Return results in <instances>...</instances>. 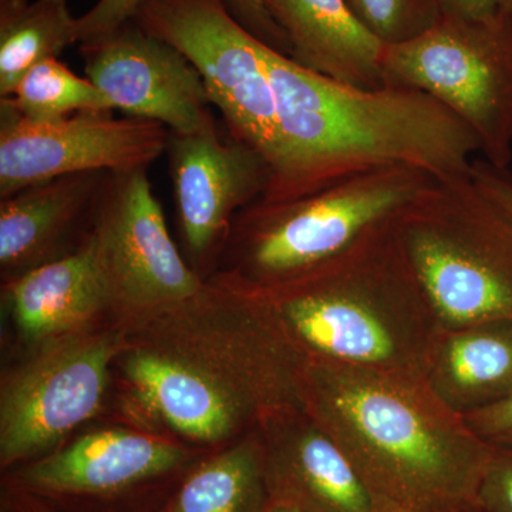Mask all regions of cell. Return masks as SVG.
<instances>
[{
    "label": "cell",
    "instance_id": "cell-1",
    "mask_svg": "<svg viewBox=\"0 0 512 512\" xmlns=\"http://www.w3.org/2000/svg\"><path fill=\"white\" fill-rule=\"evenodd\" d=\"M262 56L279 126L278 157L262 201L296 200L380 168L412 167L437 181L471 173L480 141L430 94L335 82L265 45Z\"/></svg>",
    "mask_w": 512,
    "mask_h": 512
},
{
    "label": "cell",
    "instance_id": "cell-2",
    "mask_svg": "<svg viewBox=\"0 0 512 512\" xmlns=\"http://www.w3.org/2000/svg\"><path fill=\"white\" fill-rule=\"evenodd\" d=\"M302 396L383 512H456L476 504L490 444L421 380L309 359Z\"/></svg>",
    "mask_w": 512,
    "mask_h": 512
},
{
    "label": "cell",
    "instance_id": "cell-3",
    "mask_svg": "<svg viewBox=\"0 0 512 512\" xmlns=\"http://www.w3.org/2000/svg\"><path fill=\"white\" fill-rule=\"evenodd\" d=\"M264 291L309 359L424 382L444 332L396 217L325 264Z\"/></svg>",
    "mask_w": 512,
    "mask_h": 512
},
{
    "label": "cell",
    "instance_id": "cell-4",
    "mask_svg": "<svg viewBox=\"0 0 512 512\" xmlns=\"http://www.w3.org/2000/svg\"><path fill=\"white\" fill-rule=\"evenodd\" d=\"M123 336L200 370L251 404L264 421L305 407L302 383L309 357L264 289L234 272L212 275L177 305L131 318Z\"/></svg>",
    "mask_w": 512,
    "mask_h": 512
},
{
    "label": "cell",
    "instance_id": "cell-5",
    "mask_svg": "<svg viewBox=\"0 0 512 512\" xmlns=\"http://www.w3.org/2000/svg\"><path fill=\"white\" fill-rule=\"evenodd\" d=\"M396 228L444 330L512 320V215L471 173L436 181Z\"/></svg>",
    "mask_w": 512,
    "mask_h": 512
},
{
    "label": "cell",
    "instance_id": "cell-6",
    "mask_svg": "<svg viewBox=\"0 0 512 512\" xmlns=\"http://www.w3.org/2000/svg\"><path fill=\"white\" fill-rule=\"evenodd\" d=\"M436 181L416 168L389 167L346 178L296 200L255 201L232 225L227 271L262 289L296 278L396 217Z\"/></svg>",
    "mask_w": 512,
    "mask_h": 512
},
{
    "label": "cell",
    "instance_id": "cell-7",
    "mask_svg": "<svg viewBox=\"0 0 512 512\" xmlns=\"http://www.w3.org/2000/svg\"><path fill=\"white\" fill-rule=\"evenodd\" d=\"M386 86L430 94L464 121L483 160L507 170L512 161V13L484 19L443 16L423 35L384 46Z\"/></svg>",
    "mask_w": 512,
    "mask_h": 512
},
{
    "label": "cell",
    "instance_id": "cell-8",
    "mask_svg": "<svg viewBox=\"0 0 512 512\" xmlns=\"http://www.w3.org/2000/svg\"><path fill=\"white\" fill-rule=\"evenodd\" d=\"M133 22L187 57L228 133L274 167L279 148L274 87L262 47L221 0H146Z\"/></svg>",
    "mask_w": 512,
    "mask_h": 512
},
{
    "label": "cell",
    "instance_id": "cell-9",
    "mask_svg": "<svg viewBox=\"0 0 512 512\" xmlns=\"http://www.w3.org/2000/svg\"><path fill=\"white\" fill-rule=\"evenodd\" d=\"M123 332L77 330L45 340L2 384L0 464L28 463L99 412Z\"/></svg>",
    "mask_w": 512,
    "mask_h": 512
},
{
    "label": "cell",
    "instance_id": "cell-10",
    "mask_svg": "<svg viewBox=\"0 0 512 512\" xmlns=\"http://www.w3.org/2000/svg\"><path fill=\"white\" fill-rule=\"evenodd\" d=\"M86 239L111 309L126 318L177 305L204 285L168 231L147 170L107 175Z\"/></svg>",
    "mask_w": 512,
    "mask_h": 512
},
{
    "label": "cell",
    "instance_id": "cell-11",
    "mask_svg": "<svg viewBox=\"0 0 512 512\" xmlns=\"http://www.w3.org/2000/svg\"><path fill=\"white\" fill-rule=\"evenodd\" d=\"M171 131L157 121L110 110L55 121L20 116L0 101V198L62 175L148 170L167 151Z\"/></svg>",
    "mask_w": 512,
    "mask_h": 512
},
{
    "label": "cell",
    "instance_id": "cell-12",
    "mask_svg": "<svg viewBox=\"0 0 512 512\" xmlns=\"http://www.w3.org/2000/svg\"><path fill=\"white\" fill-rule=\"evenodd\" d=\"M165 154L185 248L195 265H207L228 244L239 212L265 194L271 164L217 123L171 133Z\"/></svg>",
    "mask_w": 512,
    "mask_h": 512
},
{
    "label": "cell",
    "instance_id": "cell-13",
    "mask_svg": "<svg viewBox=\"0 0 512 512\" xmlns=\"http://www.w3.org/2000/svg\"><path fill=\"white\" fill-rule=\"evenodd\" d=\"M84 74L127 116L192 134L217 123L204 80L183 53L131 20L80 45Z\"/></svg>",
    "mask_w": 512,
    "mask_h": 512
},
{
    "label": "cell",
    "instance_id": "cell-14",
    "mask_svg": "<svg viewBox=\"0 0 512 512\" xmlns=\"http://www.w3.org/2000/svg\"><path fill=\"white\" fill-rule=\"evenodd\" d=\"M192 454L160 437L130 430L87 434L13 473L12 484L36 497L111 500L167 480Z\"/></svg>",
    "mask_w": 512,
    "mask_h": 512
},
{
    "label": "cell",
    "instance_id": "cell-15",
    "mask_svg": "<svg viewBox=\"0 0 512 512\" xmlns=\"http://www.w3.org/2000/svg\"><path fill=\"white\" fill-rule=\"evenodd\" d=\"M269 501L306 512H383L338 441L305 407L258 427Z\"/></svg>",
    "mask_w": 512,
    "mask_h": 512
},
{
    "label": "cell",
    "instance_id": "cell-16",
    "mask_svg": "<svg viewBox=\"0 0 512 512\" xmlns=\"http://www.w3.org/2000/svg\"><path fill=\"white\" fill-rule=\"evenodd\" d=\"M120 355L138 400L185 439L225 443L264 421L251 404L177 357L126 340Z\"/></svg>",
    "mask_w": 512,
    "mask_h": 512
},
{
    "label": "cell",
    "instance_id": "cell-17",
    "mask_svg": "<svg viewBox=\"0 0 512 512\" xmlns=\"http://www.w3.org/2000/svg\"><path fill=\"white\" fill-rule=\"evenodd\" d=\"M107 175H62L0 201V265L9 281L62 258L64 238L80 221L93 217Z\"/></svg>",
    "mask_w": 512,
    "mask_h": 512
},
{
    "label": "cell",
    "instance_id": "cell-18",
    "mask_svg": "<svg viewBox=\"0 0 512 512\" xmlns=\"http://www.w3.org/2000/svg\"><path fill=\"white\" fill-rule=\"evenodd\" d=\"M303 69L359 89L386 86L384 45L367 32L345 0H265Z\"/></svg>",
    "mask_w": 512,
    "mask_h": 512
},
{
    "label": "cell",
    "instance_id": "cell-19",
    "mask_svg": "<svg viewBox=\"0 0 512 512\" xmlns=\"http://www.w3.org/2000/svg\"><path fill=\"white\" fill-rule=\"evenodd\" d=\"M6 293L20 332L40 343L89 328L94 318L111 309L86 237L70 254L10 279Z\"/></svg>",
    "mask_w": 512,
    "mask_h": 512
},
{
    "label": "cell",
    "instance_id": "cell-20",
    "mask_svg": "<svg viewBox=\"0 0 512 512\" xmlns=\"http://www.w3.org/2000/svg\"><path fill=\"white\" fill-rule=\"evenodd\" d=\"M424 384L460 417L511 396L512 320L444 330Z\"/></svg>",
    "mask_w": 512,
    "mask_h": 512
},
{
    "label": "cell",
    "instance_id": "cell-21",
    "mask_svg": "<svg viewBox=\"0 0 512 512\" xmlns=\"http://www.w3.org/2000/svg\"><path fill=\"white\" fill-rule=\"evenodd\" d=\"M268 503L256 429L191 468L163 512H264Z\"/></svg>",
    "mask_w": 512,
    "mask_h": 512
},
{
    "label": "cell",
    "instance_id": "cell-22",
    "mask_svg": "<svg viewBox=\"0 0 512 512\" xmlns=\"http://www.w3.org/2000/svg\"><path fill=\"white\" fill-rule=\"evenodd\" d=\"M76 43L79 26L69 0H0V99L12 96L37 63Z\"/></svg>",
    "mask_w": 512,
    "mask_h": 512
},
{
    "label": "cell",
    "instance_id": "cell-23",
    "mask_svg": "<svg viewBox=\"0 0 512 512\" xmlns=\"http://www.w3.org/2000/svg\"><path fill=\"white\" fill-rule=\"evenodd\" d=\"M6 100L20 116L32 121L60 120L80 111H113L107 97L87 77L77 76L57 57L33 66Z\"/></svg>",
    "mask_w": 512,
    "mask_h": 512
},
{
    "label": "cell",
    "instance_id": "cell-24",
    "mask_svg": "<svg viewBox=\"0 0 512 512\" xmlns=\"http://www.w3.org/2000/svg\"><path fill=\"white\" fill-rule=\"evenodd\" d=\"M360 25L384 46L410 42L443 15L436 0H345Z\"/></svg>",
    "mask_w": 512,
    "mask_h": 512
},
{
    "label": "cell",
    "instance_id": "cell-25",
    "mask_svg": "<svg viewBox=\"0 0 512 512\" xmlns=\"http://www.w3.org/2000/svg\"><path fill=\"white\" fill-rule=\"evenodd\" d=\"M490 444L476 504L484 512H512V440Z\"/></svg>",
    "mask_w": 512,
    "mask_h": 512
},
{
    "label": "cell",
    "instance_id": "cell-26",
    "mask_svg": "<svg viewBox=\"0 0 512 512\" xmlns=\"http://www.w3.org/2000/svg\"><path fill=\"white\" fill-rule=\"evenodd\" d=\"M242 28L275 52L291 57V45L284 30L276 25L265 6V0H221Z\"/></svg>",
    "mask_w": 512,
    "mask_h": 512
},
{
    "label": "cell",
    "instance_id": "cell-27",
    "mask_svg": "<svg viewBox=\"0 0 512 512\" xmlns=\"http://www.w3.org/2000/svg\"><path fill=\"white\" fill-rule=\"evenodd\" d=\"M146 0H97L92 9L77 18L79 40L92 42L131 22Z\"/></svg>",
    "mask_w": 512,
    "mask_h": 512
},
{
    "label": "cell",
    "instance_id": "cell-28",
    "mask_svg": "<svg viewBox=\"0 0 512 512\" xmlns=\"http://www.w3.org/2000/svg\"><path fill=\"white\" fill-rule=\"evenodd\" d=\"M468 427L487 443L512 440V394L500 402L463 417Z\"/></svg>",
    "mask_w": 512,
    "mask_h": 512
},
{
    "label": "cell",
    "instance_id": "cell-29",
    "mask_svg": "<svg viewBox=\"0 0 512 512\" xmlns=\"http://www.w3.org/2000/svg\"><path fill=\"white\" fill-rule=\"evenodd\" d=\"M471 177L478 187L490 195L495 202L512 215V174L504 168H497L485 160H474Z\"/></svg>",
    "mask_w": 512,
    "mask_h": 512
},
{
    "label": "cell",
    "instance_id": "cell-30",
    "mask_svg": "<svg viewBox=\"0 0 512 512\" xmlns=\"http://www.w3.org/2000/svg\"><path fill=\"white\" fill-rule=\"evenodd\" d=\"M441 15L448 18L484 19L498 10V0H436Z\"/></svg>",
    "mask_w": 512,
    "mask_h": 512
},
{
    "label": "cell",
    "instance_id": "cell-31",
    "mask_svg": "<svg viewBox=\"0 0 512 512\" xmlns=\"http://www.w3.org/2000/svg\"><path fill=\"white\" fill-rule=\"evenodd\" d=\"M8 512H55L35 495L15 488V497L8 505Z\"/></svg>",
    "mask_w": 512,
    "mask_h": 512
},
{
    "label": "cell",
    "instance_id": "cell-32",
    "mask_svg": "<svg viewBox=\"0 0 512 512\" xmlns=\"http://www.w3.org/2000/svg\"><path fill=\"white\" fill-rule=\"evenodd\" d=\"M264 512H306L301 510V508L293 507V505L284 504V503H276V501H269L268 505H266Z\"/></svg>",
    "mask_w": 512,
    "mask_h": 512
},
{
    "label": "cell",
    "instance_id": "cell-33",
    "mask_svg": "<svg viewBox=\"0 0 512 512\" xmlns=\"http://www.w3.org/2000/svg\"><path fill=\"white\" fill-rule=\"evenodd\" d=\"M498 9L512 13V0H498Z\"/></svg>",
    "mask_w": 512,
    "mask_h": 512
},
{
    "label": "cell",
    "instance_id": "cell-34",
    "mask_svg": "<svg viewBox=\"0 0 512 512\" xmlns=\"http://www.w3.org/2000/svg\"><path fill=\"white\" fill-rule=\"evenodd\" d=\"M456 512H484V511L481 510V508L478 507L477 504H471V505H468V507L461 508V510H458Z\"/></svg>",
    "mask_w": 512,
    "mask_h": 512
}]
</instances>
